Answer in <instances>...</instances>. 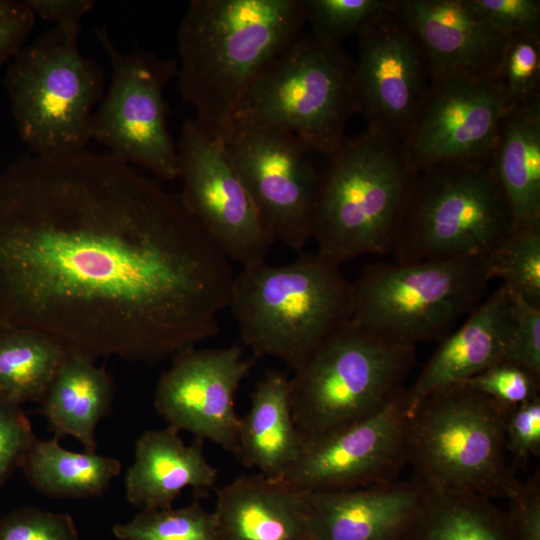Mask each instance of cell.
Returning a JSON list of instances; mask_svg holds the SVG:
<instances>
[{
	"mask_svg": "<svg viewBox=\"0 0 540 540\" xmlns=\"http://www.w3.org/2000/svg\"><path fill=\"white\" fill-rule=\"evenodd\" d=\"M490 279L515 297L540 307V222L514 226L486 257Z\"/></svg>",
	"mask_w": 540,
	"mask_h": 540,
	"instance_id": "obj_29",
	"label": "cell"
},
{
	"mask_svg": "<svg viewBox=\"0 0 540 540\" xmlns=\"http://www.w3.org/2000/svg\"><path fill=\"white\" fill-rule=\"evenodd\" d=\"M304 494L308 540H404L428 489L411 478Z\"/></svg>",
	"mask_w": 540,
	"mask_h": 540,
	"instance_id": "obj_19",
	"label": "cell"
},
{
	"mask_svg": "<svg viewBox=\"0 0 540 540\" xmlns=\"http://www.w3.org/2000/svg\"><path fill=\"white\" fill-rule=\"evenodd\" d=\"M404 540H513L505 511L484 496L429 490Z\"/></svg>",
	"mask_w": 540,
	"mask_h": 540,
	"instance_id": "obj_27",
	"label": "cell"
},
{
	"mask_svg": "<svg viewBox=\"0 0 540 540\" xmlns=\"http://www.w3.org/2000/svg\"><path fill=\"white\" fill-rule=\"evenodd\" d=\"M467 3L505 37L540 35L539 0H467Z\"/></svg>",
	"mask_w": 540,
	"mask_h": 540,
	"instance_id": "obj_36",
	"label": "cell"
},
{
	"mask_svg": "<svg viewBox=\"0 0 540 540\" xmlns=\"http://www.w3.org/2000/svg\"><path fill=\"white\" fill-rule=\"evenodd\" d=\"M505 362L540 378V307L512 295V320Z\"/></svg>",
	"mask_w": 540,
	"mask_h": 540,
	"instance_id": "obj_35",
	"label": "cell"
},
{
	"mask_svg": "<svg viewBox=\"0 0 540 540\" xmlns=\"http://www.w3.org/2000/svg\"><path fill=\"white\" fill-rule=\"evenodd\" d=\"M498 83L511 108L540 97V35L510 37Z\"/></svg>",
	"mask_w": 540,
	"mask_h": 540,
	"instance_id": "obj_32",
	"label": "cell"
},
{
	"mask_svg": "<svg viewBox=\"0 0 540 540\" xmlns=\"http://www.w3.org/2000/svg\"><path fill=\"white\" fill-rule=\"evenodd\" d=\"M416 348L384 341L350 320L332 332L290 378L293 418L303 440L384 409L405 389Z\"/></svg>",
	"mask_w": 540,
	"mask_h": 540,
	"instance_id": "obj_8",
	"label": "cell"
},
{
	"mask_svg": "<svg viewBox=\"0 0 540 540\" xmlns=\"http://www.w3.org/2000/svg\"><path fill=\"white\" fill-rule=\"evenodd\" d=\"M30 420L20 405L0 398V487L21 466L35 440Z\"/></svg>",
	"mask_w": 540,
	"mask_h": 540,
	"instance_id": "obj_37",
	"label": "cell"
},
{
	"mask_svg": "<svg viewBox=\"0 0 540 540\" xmlns=\"http://www.w3.org/2000/svg\"><path fill=\"white\" fill-rule=\"evenodd\" d=\"M35 15L24 1L0 0V65L24 46Z\"/></svg>",
	"mask_w": 540,
	"mask_h": 540,
	"instance_id": "obj_40",
	"label": "cell"
},
{
	"mask_svg": "<svg viewBox=\"0 0 540 540\" xmlns=\"http://www.w3.org/2000/svg\"><path fill=\"white\" fill-rule=\"evenodd\" d=\"M302 444L291 409L290 377L270 370L256 383L250 408L240 416L233 454L244 466L280 479L297 459Z\"/></svg>",
	"mask_w": 540,
	"mask_h": 540,
	"instance_id": "obj_23",
	"label": "cell"
},
{
	"mask_svg": "<svg viewBox=\"0 0 540 540\" xmlns=\"http://www.w3.org/2000/svg\"><path fill=\"white\" fill-rule=\"evenodd\" d=\"M306 25L303 0H192L177 32L179 89L224 142L248 89Z\"/></svg>",
	"mask_w": 540,
	"mask_h": 540,
	"instance_id": "obj_2",
	"label": "cell"
},
{
	"mask_svg": "<svg viewBox=\"0 0 540 540\" xmlns=\"http://www.w3.org/2000/svg\"><path fill=\"white\" fill-rule=\"evenodd\" d=\"M399 0H303L306 24L318 39L341 45L358 36L383 13L397 7Z\"/></svg>",
	"mask_w": 540,
	"mask_h": 540,
	"instance_id": "obj_31",
	"label": "cell"
},
{
	"mask_svg": "<svg viewBox=\"0 0 540 540\" xmlns=\"http://www.w3.org/2000/svg\"><path fill=\"white\" fill-rule=\"evenodd\" d=\"M511 109L496 81H432L404 143L413 168L448 161L488 162Z\"/></svg>",
	"mask_w": 540,
	"mask_h": 540,
	"instance_id": "obj_17",
	"label": "cell"
},
{
	"mask_svg": "<svg viewBox=\"0 0 540 540\" xmlns=\"http://www.w3.org/2000/svg\"><path fill=\"white\" fill-rule=\"evenodd\" d=\"M213 514L219 540H308L305 494L261 473L224 485Z\"/></svg>",
	"mask_w": 540,
	"mask_h": 540,
	"instance_id": "obj_21",
	"label": "cell"
},
{
	"mask_svg": "<svg viewBox=\"0 0 540 540\" xmlns=\"http://www.w3.org/2000/svg\"><path fill=\"white\" fill-rule=\"evenodd\" d=\"M112 532L120 540H219L213 511L198 499L176 509L141 510Z\"/></svg>",
	"mask_w": 540,
	"mask_h": 540,
	"instance_id": "obj_30",
	"label": "cell"
},
{
	"mask_svg": "<svg viewBox=\"0 0 540 540\" xmlns=\"http://www.w3.org/2000/svg\"><path fill=\"white\" fill-rule=\"evenodd\" d=\"M95 361L67 351L38 410L54 437L71 436L90 452L96 451V427L107 416L114 393L111 376Z\"/></svg>",
	"mask_w": 540,
	"mask_h": 540,
	"instance_id": "obj_24",
	"label": "cell"
},
{
	"mask_svg": "<svg viewBox=\"0 0 540 540\" xmlns=\"http://www.w3.org/2000/svg\"><path fill=\"white\" fill-rule=\"evenodd\" d=\"M512 320V294L501 284L447 335L408 389L417 402L449 386L466 382L505 362Z\"/></svg>",
	"mask_w": 540,
	"mask_h": 540,
	"instance_id": "obj_20",
	"label": "cell"
},
{
	"mask_svg": "<svg viewBox=\"0 0 540 540\" xmlns=\"http://www.w3.org/2000/svg\"><path fill=\"white\" fill-rule=\"evenodd\" d=\"M95 33L112 73L108 91L92 115L91 140L127 164L140 165L164 180L178 178L177 144L167 128L163 95L166 84L177 75L176 60L139 47L123 52L104 26Z\"/></svg>",
	"mask_w": 540,
	"mask_h": 540,
	"instance_id": "obj_11",
	"label": "cell"
},
{
	"mask_svg": "<svg viewBox=\"0 0 540 540\" xmlns=\"http://www.w3.org/2000/svg\"><path fill=\"white\" fill-rule=\"evenodd\" d=\"M414 401L406 388L379 412L304 439L280 480L302 493L341 491L393 482L407 464Z\"/></svg>",
	"mask_w": 540,
	"mask_h": 540,
	"instance_id": "obj_13",
	"label": "cell"
},
{
	"mask_svg": "<svg viewBox=\"0 0 540 540\" xmlns=\"http://www.w3.org/2000/svg\"><path fill=\"white\" fill-rule=\"evenodd\" d=\"M80 23L57 24L13 57L4 84L22 142L34 155L63 157L86 149L104 74L78 46Z\"/></svg>",
	"mask_w": 540,
	"mask_h": 540,
	"instance_id": "obj_6",
	"label": "cell"
},
{
	"mask_svg": "<svg viewBox=\"0 0 540 540\" xmlns=\"http://www.w3.org/2000/svg\"><path fill=\"white\" fill-rule=\"evenodd\" d=\"M28 482L52 498L99 496L121 472V462L95 452L70 451L54 437L35 438L20 466Z\"/></svg>",
	"mask_w": 540,
	"mask_h": 540,
	"instance_id": "obj_26",
	"label": "cell"
},
{
	"mask_svg": "<svg viewBox=\"0 0 540 540\" xmlns=\"http://www.w3.org/2000/svg\"><path fill=\"white\" fill-rule=\"evenodd\" d=\"M480 393L510 407L539 396L540 378L511 363H499L466 381Z\"/></svg>",
	"mask_w": 540,
	"mask_h": 540,
	"instance_id": "obj_34",
	"label": "cell"
},
{
	"mask_svg": "<svg viewBox=\"0 0 540 540\" xmlns=\"http://www.w3.org/2000/svg\"><path fill=\"white\" fill-rule=\"evenodd\" d=\"M340 265L317 251L284 265L242 266L228 307L253 358L272 357L296 370L350 320L352 283Z\"/></svg>",
	"mask_w": 540,
	"mask_h": 540,
	"instance_id": "obj_3",
	"label": "cell"
},
{
	"mask_svg": "<svg viewBox=\"0 0 540 540\" xmlns=\"http://www.w3.org/2000/svg\"><path fill=\"white\" fill-rule=\"evenodd\" d=\"M488 162L514 225L540 222V97L507 113Z\"/></svg>",
	"mask_w": 540,
	"mask_h": 540,
	"instance_id": "obj_25",
	"label": "cell"
},
{
	"mask_svg": "<svg viewBox=\"0 0 540 540\" xmlns=\"http://www.w3.org/2000/svg\"><path fill=\"white\" fill-rule=\"evenodd\" d=\"M512 408L465 382L414 402L407 433L412 478L429 490L511 497L522 483L507 458Z\"/></svg>",
	"mask_w": 540,
	"mask_h": 540,
	"instance_id": "obj_5",
	"label": "cell"
},
{
	"mask_svg": "<svg viewBox=\"0 0 540 540\" xmlns=\"http://www.w3.org/2000/svg\"><path fill=\"white\" fill-rule=\"evenodd\" d=\"M398 11L424 50L432 81L498 82L510 38L467 0H399Z\"/></svg>",
	"mask_w": 540,
	"mask_h": 540,
	"instance_id": "obj_18",
	"label": "cell"
},
{
	"mask_svg": "<svg viewBox=\"0 0 540 540\" xmlns=\"http://www.w3.org/2000/svg\"><path fill=\"white\" fill-rule=\"evenodd\" d=\"M0 540H79L72 517L33 507L0 518Z\"/></svg>",
	"mask_w": 540,
	"mask_h": 540,
	"instance_id": "obj_33",
	"label": "cell"
},
{
	"mask_svg": "<svg viewBox=\"0 0 540 540\" xmlns=\"http://www.w3.org/2000/svg\"><path fill=\"white\" fill-rule=\"evenodd\" d=\"M506 450L517 466L540 455V396L513 407L505 428Z\"/></svg>",
	"mask_w": 540,
	"mask_h": 540,
	"instance_id": "obj_38",
	"label": "cell"
},
{
	"mask_svg": "<svg viewBox=\"0 0 540 540\" xmlns=\"http://www.w3.org/2000/svg\"><path fill=\"white\" fill-rule=\"evenodd\" d=\"M66 354L43 334L0 324V398L39 403Z\"/></svg>",
	"mask_w": 540,
	"mask_h": 540,
	"instance_id": "obj_28",
	"label": "cell"
},
{
	"mask_svg": "<svg viewBox=\"0 0 540 540\" xmlns=\"http://www.w3.org/2000/svg\"><path fill=\"white\" fill-rule=\"evenodd\" d=\"M158 379L154 407L176 431L192 433L234 452L240 425L235 397L248 376L254 358L243 348H187L172 357Z\"/></svg>",
	"mask_w": 540,
	"mask_h": 540,
	"instance_id": "obj_16",
	"label": "cell"
},
{
	"mask_svg": "<svg viewBox=\"0 0 540 540\" xmlns=\"http://www.w3.org/2000/svg\"><path fill=\"white\" fill-rule=\"evenodd\" d=\"M357 41V113L368 130L404 144L432 85L424 50L398 5L371 22Z\"/></svg>",
	"mask_w": 540,
	"mask_h": 540,
	"instance_id": "obj_14",
	"label": "cell"
},
{
	"mask_svg": "<svg viewBox=\"0 0 540 540\" xmlns=\"http://www.w3.org/2000/svg\"><path fill=\"white\" fill-rule=\"evenodd\" d=\"M490 281L486 258L374 263L352 283L350 322L392 344L441 341Z\"/></svg>",
	"mask_w": 540,
	"mask_h": 540,
	"instance_id": "obj_9",
	"label": "cell"
},
{
	"mask_svg": "<svg viewBox=\"0 0 540 540\" xmlns=\"http://www.w3.org/2000/svg\"><path fill=\"white\" fill-rule=\"evenodd\" d=\"M355 113L354 59L341 45L303 31L253 82L233 126L284 130L327 158L343 142Z\"/></svg>",
	"mask_w": 540,
	"mask_h": 540,
	"instance_id": "obj_7",
	"label": "cell"
},
{
	"mask_svg": "<svg viewBox=\"0 0 540 540\" xmlns=\"http://www.w3.org/2000/svg\"><path fill=\"white\" fill-rule=\"evenodd\" d=\"M217 476L203 452V440L187 445L169 426L148 430L135 444L125 475V498L141 510L170 508L182 490L213 488Z\"/></svg>",
	"mask_w": 540,
	"mask_h": 540,
	"instance_id": "obj_22",
	"label": "cell"
},
{
	"mask_svg": "<svg viewBox=\"0 0 540 540\" xmlns=\"http://www.w3.org/2000/svg\"><path fill=\"white\" fill-rule=\"evenodd\" d=\"M506 522L513 540H540V476L522 481L508 499Z\"/></svg>",
	"mask_w": 540,
	"mask_h": 540,
	"instance_id": "obj_39",
	"label": "cell"
},
{
	"mask_svg": "<svg viewBox=\"0 0 540 540\" xmlns=\"http://www.w3.org/2000/svg\"><path fill=\"white\" fill-rule=\"evenodd\" d=\"M326 161L310 226L317 251L338 264L393 251L416 173L404 144L366 129Z\"/></svg>",
	"mask_w": 540,
	"mask_h": 540,
	"instance_id": "obj_4",
	"label": "cell"
},
{
	"mask_svg": "<svg viewBox=\"0 0 540 540\" xmlns=\"http://www.w3.org/2000/svg\"><path fill=\"white\" fill-rule=\"evenodd\" d=\"M26 5L40 18L54 25L80 23L81 18L92 9V0H25Z\"/></svg>",
	"mask_w": 540,
	"mask_h": 540,
	"instance_id": "obj_41",
	"label": "cell"
},
{
	"mask_svg": "<svg viewBox=\"0 0 540 540\" xmlns=\"http://www.w3.org/2000/svg\"><path fill=\"white\" fill-rule=\"evenodd\" d=\"M514 226L489 162H439L416 171L393 251L401 263L486 258Z\"/></svg>",
	"mask_w": 540,
	"mask_h": 540,
	"instance_id": "obj_10",
	"label": "cell"
},
{
	"mask_svg": "<svg viewBox=\"0 0 540 540\" xmlns=\"http://www.w3.org/2000/svg\"><path fill=\"white\" fill-rule=\"evenodd\" d=\"M186 207L232 262L265 261L275 242L232 165L224 142L187 119L177 143Z\"/></svg>",
	"mask_w": 540,
	"mask_h": 540,
	"instance_id": "obj_15",
	"label": "cell"
},
{
	"mask_svg": "<svg viewBox=\"0 0 540 540\" xmlns=\"http://www.w3.org/2000/svg\"><path fill=\"white\" fill-rule=\"evenodd\" d=\"M234 279L180 194L110 153L0 171V324L155 364L219 332Z\"/></svg>",
	"mask_w": 540,
	"mask_h": 540,
	"instance_id": "obj_1",
	"label": "cell"
},
{
	"mask_svg": "<svg viewBox=\"0 0 540 540\" xmlns=\"http://www.w3.org/2000/svg\"><path fill=\"white\" fill-rule=\"evenodd\" d=\"M224 145L275 242L301 253L310 239L321 174L316 153L294 135L268 126L234 125Z\"/></svg>",
	"mask_w": 540,
	"mask_h": 540,
	"instance_id": "obj_12",
	"label": "cell"
}]
</instances>
